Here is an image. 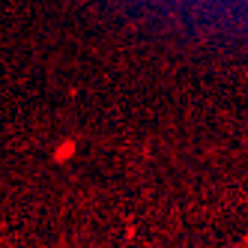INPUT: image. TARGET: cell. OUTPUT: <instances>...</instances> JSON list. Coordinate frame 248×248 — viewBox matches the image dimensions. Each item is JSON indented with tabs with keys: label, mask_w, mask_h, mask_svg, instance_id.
Returning <instances> with one entry per match:
<instances>
[{
	"label": "cell",
	"mask_w": 248,
	"mask_h": 248,
	"mask_svg": "<svg viewBox=\"0 0 248 248\" xmlns=\"http://www.w3.org/2000/svg\"><path fill=\"white\" fill-rule=\"evenodd\" d=\"M72 153H75V144H72V140H66V144H63V150H60L54 158H57V162H63V158H69Z\"/></svg>",
	"instance_id": "6da1fadb"
}]
</instances>
